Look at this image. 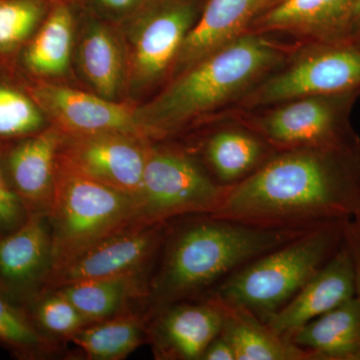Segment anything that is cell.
I'll use <instances>...</instances> for the list:
<instances>
[{
  "label": "cell",
  "instance_id": "obj_25",
  "mask_svg": "<svg viewBox=\"0 0 360 360\" xmlns=\"http://www.w3.org/2000/svg\"><path fill=\"white\" fill-rule=\"evenodd\" d=\"M0 345L22 360L49 359L58 352V341L40 333L27 310L0 291Z\"/></svg>",
  "mask_w": 360,
  "mask_h": 360
},
{
  "label": "cell",
  "instance_id": "obj_5",
  "mask_svg": "<svg viewBox=\"0 0 360 360\" xmlns=\"http://www.w3.org/2000/svg\"><path fill=\"white\" fill-rule=\"evenodd\" d=\"M137 198L90 179L58 158L56 186L47 219L52 266L136 225Z\"/></svg>",
  "mask_w": 360,
  "mask_h": 360
},
{
  "label": "cell",
  "instance_id": "obj_20",
  "mask_svg": "<svg viewBox=\"0 0 360 360\" xmlns=\"http://www.w3.org/2000/svg\"><path fill=\"white\" fill-rule=\"evenodd\" d=\"M290 341L314 360H360V300L354 296L309 321Z\"/></svg>",
  "mask_w": 360,
  "mask_h": 360
},
{
  "label": "cell",
  "instance_id": "obj_28",
  "mask_svg": "<svg viewBox=\"0 0 360 360\" xmlns=\"http://www.w3.org/2000/svg\"><path fill=\"white\" fill-rule=\"evenodd\" d=\"M44 14L41 0H0V51H11L27 39Z\"/></svg>",
  "mask_w": 360,
  "mask_h": 360
},
{
  "label": "cell",
  "instance_id": "obj_16",
  "mask_svg": "<svg viewBox=\"0 0 360 360\" xmlns=\"http://www.w3.org/2000/svg\"><path fill=\"white\" fill-rule=\"evenodd\" d=\"M359 0H283L259 14L248 32L290 35L305 42L342 39Z\"/></svg>",
  "mask_w": 360,
  "mask_h": 360
},
{
  "label": "cell",
  "instance_id": "obj_18",
  "mask_svg": "<svg viewBox=\"0 0 360 360\" xmlns=\"http://www.w3.org/2000/svg\"><path fill=\"white\" fill-rule=\"evenodd\" d=\"M276 151L262 135L232 118L206 135L198 158L219 186L231 188L255 174Z\"/></svg>",
  "mask_w": 360,
  "mask_h": 360
},
{
  "label": "cell",
  "instance_id": "obj_3",
  "mask_svg": "<svg viewBox=\"0 0 360 360\" xmlns=\"http://www.w3.org/2000/svg\"><path fill=\"white\" fill-rule=\"evenodd\" d=\"M295 47L262 33L241 35L182 71L155 101L139 108L142 129L151 141H160L205 115L236 105Z\"/></svg>",
  "mask_w": 360,
  "mask_h": 360
},
{
  "label": "cell",
  "instance_id": "obj_30",
  "mask_svg": "<svg viewBox=\"0 0 360 360\" xmlns=\"http://www.w3.org/2000/svg\"><path fill=\"white\" fill-rule=\"evenodd\" d=\"M28 217L25 205L0 165V239L20 229Z\"/></svg>",
  "mask_w": 360,
  "mask_h": 360
},
{
  "label": "cell",
  "instance_id": "obj_29",
  "mask_svg": "<svg viewBox=\"0 0 360 360\" xmlns=\"http://www.w3.org/2000/svg\"><path fill=\"white\" fill-rule=\"evenodd\" d=\"M28 97L0 85V137L25 136L41 129L44 116Z\"/></svg>",
  "mask_w": 360,
  "mask_h": 360
},
{
  "label": "cell",
  "instance_id": "obj_14",
  "mask_svg": "<svg viewBox=\"0 0 360 360\" xmlns=\"http://www.w3.org/2000/svg\"><path fill=\"white\" fill-rule=\"evenodd\" d=\"M193 2L168 1L149 14L136 32L132 71L137 82L150 84L174 65L182 42L198 21Z\"/></svg>",
  "mask_w": 360,
  "mask_h": 360
},
{
  "label": "cell",
  "instance_id": "obj_12",
  "mask_svg": "<svg viewBox=\"0 0 360 360\" xmlns=\"http://www.w3.org/2000/svg\"><path fill=\"white\" fill-rule=\"evenodd\" d=\"M33 94L65 135L116 134L151 141L142 129L137 108L129 104L61 85H39Z\"/></svg>",
  "mask_w": 360,
  "mask_h": 360
},
{
  "label": "cell",
  "instance_id": "obj_11",
  "mask_svg": "<svg viewBox=\"0 0 360 360\" xmlns=\"http://www.w3.org/2000/svg\"><path fill=\"white\" fill-rule=\"evenodd\" d=\"M148 343L158 360H200L221 330V310L207 295L148 309Z\"/></svg>",
  "mask_w": 360,
  "mask_h": 360
},
{
  "label": "cell",
  "instance_id": "obj_34",
  "mask_svg": "<svg viewBox=\"0 0 360 360\" xmlns=\"http://www.w3.org/2000/svg\"><path fill=\"white\" fill-rule=\"evenodd\" d=\"M104 6L110 7L115 11H122V9L129 8L134 6L137 0H101Z\"/></svg>",
  "mask_w": 360,
  "mask_h": 360
},
{
  "label": "cell",
  "instance_id": "obj_27",
  "mask_svg": "<svg viewBox=\"0 0 360 360\" xmlns=\"http://www.w3.org/2000/svg\"><path fill=\"white\" fill-rule=\"evenodd\" d=\"M40 333L54 341H70L89 322L58 290H39L21 303Z\"/></svg>",
  "mask_w": 360,
  "mask_h": 360
},
{
  "label": "cell",
  "instance_id": "obj_19",
  "mask_svg": "<svg viewBox=\"0 0 360 360\" xmlns=\"http://www.w3.org/2000/svg\"><path fill=\"white\" fill-rule=\"evenodd\" d=\"M264 0H208L182 42L174 68L177 75L248 32Z\"/></svg>",
  "mask_w": 360,
  "mask_h": 360
},
{
  "label": "cell",
  "instance_id": "obj_4",
  "mask_svg": "<svg viewBox=\"0 0 360 360\" xmlns=\"http://www.w3.org/2000/svg\"><path fill=\"white\" fill-rule=\"evenodd\" d=\"M347 220L311 227L243 265L210 293L266 321L335 257Z\"/></svg>",
  "mask_w": 360,
  "mask_h": 360
},
{
  "label": "cell",
  "instance_id": "obj_21",
  "mask_svg": "<svg viewBox=\"0 0 360 360\" xmlns=\"http://www.w3.org/2000/svg\"><path fill=\"white\" fill-rule=\"evenodd\" d=\"M210 295L219 303L222 315L220 333L233 347L236 360H314L309 352L277 335L250 310Z\"/></svg>",
  "mask_w": 360,
  "mask_h": 360
},
{
  "label": "cell",
  "instance_id": "obj_23",
  "mask_svg": "<svg viewBox=\"0 0 360 360\" xmlns=\"http://www.w3.org/2000/svg\"><path fill=\"white\" fill-rule=\"evenodd\" d=\"M148 310L127 311L85 326L70 338L87 360H122L148 342Z\"/></svg>",
  "mask_w": 360,
  "mask_h": 360
},
{
  "label": "cell",
  "instance_id": "obj_10",
  "mask_svg": "<svg viewBox=\"0 0 360 360\" xmlns=\"http://www.w3.org/2000/svg\"><path fill=\"white\" fill-rule=\"evenodd\" d=\"M151 144L124 134L65 135L58 158L90 179L137 198Z\"/></svg>",
  "mask_w": 360,
  "mask_h": 360
},
{
  "label": "cell",
  "instance_id": "obj_7",
  "mask_svg": "<svg viewBox=\"0 0 360 360\" xmlns=\"http://www.w3.org/2000/svg\"><path fill=\"white\" fill-rule=\"evenodd\" d=\"M360 91L297 97L269 108L240 111L233 120L257 132L277 151L359 146L350 115Z\"/></svg>",
  "mask_w": 360,
  "mask_h": 360
},
{
  "label": "cell",
  "instance_id": "obj_22",
  "mask_svg": "<svg viewBox=\"0 0 360 360\" xmlns=\"http://www.w3.org/2000/svg\"><path fill=\"white\" fill-rule=\"evenodd\" d=\"M151 276L150 272H136L70 284L56 290L89 323H94L131 309L130 305L134 302L148 303Z\"/></svg>",
  "mask_w": 360,
  "mask_h": 360
},
{
  "label": "cell",
  "instance_id": "obj_6",
  "mask_svg": "<svg viewBox=\"0 0 360 360\" xmlns=\"http://www.w3.org/2000/svg\"><path fill=\"white\" fill-rule=\"evenodd\" d=\"M360 91V39L297 44L281 66L258 82L236 110L250 111L316 94Z\"/></svg>",
  "mask_w": 360,
  "mask_h": 360
},
{
  "label": "cell",
  "instance_id": "obj_15",
  "mask_svg": "<svg viewBox=\"0 0 360 360\" xmlns=\"http://www.w3.org/2000/svg\"><path fill=\"white\" fill-rule=\"evenodd\" d=\"M356 295L352 259L345 245L295 297L265 323L290 341L298 329Z\"/></svg>",
  "mask_w": 360,
  "mask_h": 360
},
{
  "label": "cell",
  "instance_id": "obj_35",
  "mask_svg": "<svg viewBox=\"0 0 360 360\" xmlns=\"http://www.w3.org/2000/svg\"><path fill=\"white\" fill-rule=\"evenodd\" d=\"M281 1H283V0H264V9H262V13H264V11H267V9H269L270 7L274 6L276 4H279V2Z\"/></svg>",
  "mask_w": 360,
  "mask_h": 360
},
{
  "label": "cell",
  "instance_id": "obj_2",
  "mask_svg": "<svg viewBox=\"0 0 360 360\" xmlns=\"http://www.w3.org/2000/svg\"><path fill=\"white\" fill-rule=\"evenodd\" d=\"M309 229H265L212 214L168 222L148 309L210 295L243 265Z\"/></svg>",
  "mask_w": 360,
  "mask_h": 360
},
{
  "label": "cell",
  "instance_id": "obj_8",
  "mask_svg": "<svg viewBox=\"0 0 360 360\" xmlns=\"http://www.w3.org/2000/svg\"><path fill=\"white\" fill-rule=\"evenodd\" d=\"M227 189L212 179L191 151L151 144L137 196L136 225L168 224L189 215L213 214Z\"/></svg>",
  "mask_w": 360,
  "mask_h": 360
},
{
  "label": "cell",
  "instance_id": "obj_26",
  "mask_svg": "<svg viewBox=\"0 0 360 360\" xmlns=\"http://www.w3.org/2000/svg\"><path fill=\"white\" fill-rule=\"evenodd\" d=\"M82 68L90 84L105 98L117 94L122 79L120 46L106 28L96 27L87 33L80 49Z\"/></svg>",
  "mask_w": 360,
  "mask_h": 360
},
{
  "label": "cell",
  "instance_id": "obj_17",
  "mask_svg": "<svg viewBox=\"0 0 360 360\" xmlns=\"http://www.w3.org/2000/svg\"><path fill=\"white\" fill-rule=\"evenodd\" d=\"M63 139L65 134L56 127L25 139L9 153L6 176L28 214L47 217Z\"/></svg>",
  "mask_w": 360,
  "mask_h": 360
},
{
  "label": "cell",
  "instance_id": "obj_13",
  "mask_svg": "<svg viewBox=\"0 0 360 360\" xmlns=\"http://www.w3.org/2000/svg\"><path fill=\"white\" fill-rule=\"evenodd\" d=\"M52 266L51 225L46 215L30 214L0 239V291L22 303L41 288Z\"/></svg>",
  "mask_w": 360,
  "mask_h": 360
},
{
  "label": "cell",
  "instance_id": "obj_32",
  "mask_svg": "<svg viewBox=\"0 0 360 360\" xmlns=\"http://www.w3.org/2000/svg\"><path fill=\"white\" fill-rule=\"evenodd\" d=\"M200 360H236V352L221 333L206 347Z\"/></svg>",
  "mask_w": 360,
  "mask_h": 360
},
{
  "label": "cell",
  "instance_id": "obj_1",
  "mask_svg": "<svg viewBox=\"0 0 360 360\" xmlns=\"http://www.w3.org/2000/svg\"><path fill=\"white\" fill-rule=\"evenodd\" d=\"M360 210V144L276 151L227 189L214 217L265 229H309Z\"/></svg>",
  "mask_w": 360,
  "mask_h": 360
},
{
  "label": "cell",
  "instance_id": "obj_24",
  "mask_svg": "<svg viewBox=\"0 0 360 360\" xmlns=\"http://www.w3.org/2000/svg\"><path fill=\"white\" fill-rule=\"evenodd\" d=\"M72 44V14L68 6L56 7L26 51V65L39 75H63L70 65Z\"/></svg>",
  "mask_w": 360,
  "mask_h": 360
},
{
  "label": "cell",
  "instance_id": "obj_9",
  "mask_svg": "<svg viewBox=\"0 0 360 360\" xmlns=\"http://www.w3.org/2000/svg\"><path fill=\"white\" fill-rule=\"evenodd\" d=\"M168 224L134 225L103 239L66 264L51 270L39 290L150 272L160 258Z\"/></svg>",
  "mask_w": 360,
  "mask_h": 360
},
{
  "label": "cell",
  "instance_id": "obj_31",
  "mask_svg": "<svg viewBox=\"0 0 360 360\" xmlns=\"http://www.w3.org/2000/svg\"><path fill=\"white\" fill-rule=\"evenodd\" d=\"M343 245L352 259L356 291L355 296L360 300V210L345 222Z\"/></svg>",
  "mask_w": 360,
  "mask_h": 360
},
{
  "label": "cell",
  "instance_id": "obj_33",
  "mask_svg": "<svg viewBox=\"0 0 360 360\" xmlns=\"http://www.w3.org/2000/svg\"><path fill=\"white\" fill-rule=\"evenodd\" d=\"M347 37L360 39V0L355 7L354 15L350 20L349 26H348Z\"/></svg>",
  "mask_w": 360,
  "mask_h": 360
}]
</instances>
